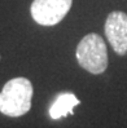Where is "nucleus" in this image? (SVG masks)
Masks as SVG:
<instances>
[{
    "instance_id": "1",
    "label": "nucleus",
    "mask_w": 127,
    "mask_h": 128,
    "mask_svg": "<svg viewBox=\"0 0 127 128\" xmlns=\"http://www.w3.org/2000/svg\"><path fill=\"white\" fill-rule=\"evenodd\" d=\"M33 93V84L27 78L8 80L0 92V112L12 118L25 115L31 109Z\"/></svg>"
},
{
    "instance_id": "2",
    "label": "nucleus",
    "mask_w": 127,
    "mask_h": 128,
    "mask_svg": "<svg viewBox=\"0 0 127 128\" xmlns=\"http://www.w3.org/2000/svg\"><path fill=\"white\" fill-rule=\"evenodd\" d=\"M77 61L82 69L93 75L102 74L108 67V49L99 34H87L77 47Z\"/></svg>"
},
{
    "instance_id": "3",
    "label": "nucleus",
    "mask_w": 127,
    "mask_h": 128,
    "mask_svg": "<svg viewBox=\"0 0 127 128\" xmlns=\"http://www.w3.org/2000/svg\"><path fill=\"white\" fill-rule=\"evenodd\" d=\"M71 5L73 0H34L30 13L38 25L55 26L64 20Z\"/></svg>"
},
{
    "instance_id": "4",
    "label": "nucleus",
    "mask_w": 127,
    "mask_h": 128,
    "mask_svg": "<svg viewBox=\"0 0 127 128\" xmlns=\"http://www.w3.org/2000/svg\"><path fill=\"white\" fill-rule=\"evenodd\" d=\"M105 36L119 56L127 54V14L121 10L110 12L105 21Z\"/></svg>"
},
{
    "instance_id": "5",
    "label": "nucleus",
    "mask_w": 127,
    "mask_h": 128,
    "mask_svg": "<svg viewBox=\"0 0 127 128\" xmlns=\"http://www.w3.org/2000/svg\"><path fill=\"white\" fill-rule=\"evenodd\" d=\"M80 101L77 98V96L71 92H62L60 93L55 101L52 102L49 108V116L52 119H60L65 118L69 114L71 115L74 112V108L78 106Z\"/></svg>"
},
{
    "instance_id": "6",
    "label": "nucleus",
    "mask_w": 127,
    "mask_h": 128,
    "mask_svg": "<svg viewBox=\"0 0 127 128\" xmlns=\"http://www.w3.org/2000/svg\"><path fill=\"white\" fill-rule=\"evenodd\" d=\"M0 58H2V57H0Z\"/></svg>"
}]
</instances>
